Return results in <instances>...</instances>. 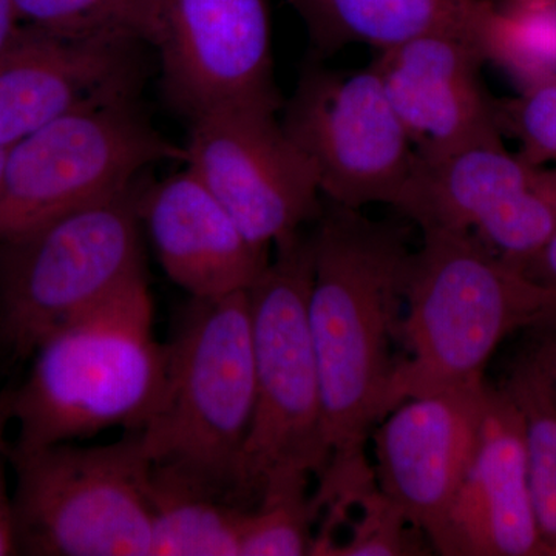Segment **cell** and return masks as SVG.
<instances>
[{"instance_id":"obj_3","label":"cell","mask_w":556,"mask_h":556,"mask_svg":"<svg viewBox=\"0 0 556 556\" xmlns=\"http://www.w3.org/2000/svg\"><path fill=\"white\" fill-rule=\"evenodd\" d=\"M13 391L14 450L139 430L163 391L167 345L153 334L148 278L50 332Z\"/></svg>"},{"instance_id":"obj_29","label":"cell","mask_w":556,"mask_h":556,"mask_svg":"<svg viewBox=\"0 0 556 556\" xmlns=\"http://www.w3.org/2000/svg\"><path fill=\"white\" fill-rule=\"evenodd\" d=\"M536 177L541 189H543L548 199L556 204V166L552 167V169L536 167Z\"/></svg>"},{"instance_id":"obj_13","label":"cell","mask_w":556,"mask_h":556,"mask_svg":"<svg viewBox=\"0 0 556 556\" xmlns=\"http://www.w3.org/2000/svg\"><path fill=\"white\" fill-rule=\"evenodd\" d=\"M144 46L22 27L0 53V146L9 149L75 110L137 98Z\"/></svg>"},{"instance_id":"obj_17","label":"cell","mask_w":556,"mask_h":556,"mask_svg":"<svg viewBox=\"0 0 556 556\" xmlns=\"http://www.w3.org/2000/svg\"><path fill=\"white\" fill-rule=\"evenodd\" d=\"M138 211L164 273L189 298L248 291L269 263L189 166L139 190Z\"/></svg>"},{"instance_id":"obj_15","label":"cell","mask_w":556,"mask_h":556,"mask_svg":"<svg viewBox=\"0 0 556 556\" xmlns=\"http://www.w3.org/2000/svg\"><path fill=\"white\" fill-rule=\"evenodd\" d=\"M431 547L445 556H551L530 493L521 412L489 387L477 447Z\"/></svg>"},{"instance_id":"obj_7","label":"cell","mask_w":556,"mask_h":556,"mask_svg":"<svg viewBox=\"0 0 556 556\" xmlns=\"http://www.w3.org/2000/svg\"><path fill=\"white\" fill-rule=\"evenodd\" d=\"M17 548L33 556H150V460L138 430L108 445L9 448Z\"/></svg>"},{"instance_id":"obj_18","label":"cell","mask_w":556,"mask_h":556,"mask_svg":"<svg viewBox=\"0 0 556 556\" xmlns=\"http://www.w3.org/2000/svg\"><path fill=\"white\" fill-rule=\"evenodd\" d=\"M308 30L317 60L346 46L380 51L427 35L471 39L485 53L490 0H289ZM486 56V53H485Z\"/></svg>"},{"instance_id":"obj_5","label":"cell","mask_w":556,"mask_h":556,"mask_svg":"<svg viewBox=\"0 0 556 556\" xmlns=\"http://www.w3.org/2000/svg\"><path fill=\"white\" fill-rule=\"evenodd\" d=\"M248 289L255 407L241 455L236 504L252 508L270 486L321 477L328 464L308 303L313 233L276 244Z\"/></svg>"},{"instance_id":"obj_30","label":"cell","mask_w":556,"mask_h":556,"mask_svg":"<svg viewBox=\"0 0 556 556\" xmlns=\"http://www.w3.org/2000/svg\"><path fill=\"white\" fill-rule=\"evenodd\" d=\"M7 149L0 146V181H2L3 166H5Z\"/></svg>"},{"instance_id":"obj_2","label":"cell","mask_w":556,"mask_h":556,"mask_svg":"<svg viewBox=\"0 0 556 556\" xmlns=\"http://www.w3.org/2000/svg\"><path fill=\"white\" fill-rule=\"evenodd\" d=\"M556 317V289L497 255L475 233L422 230L413 251L388 412L405 399L484 386L508 336Z\"/></svg>"},{"instance_id":"obj_14","label":"cell","mask_w":556,"mask_h":556,"mask_svg":"<svg viewBox=\"0 0 556 556\" xmlns=\"http://www.w3.org/2000/svg\"><path fill=\"white\" fill-rule=\"evenodd\" d=\"M486 390L484 383L405 399L369 438L376 484L430 544L470 466Z\"/></svg>"},{"instance_id":"obj_25","label":"cell","mask_w":556,"mask_h":556,"mask_svg":"<svg viewBox=\"0 0 556 556\" xmlns=\"http://www.w3.org/2000/svg\"><path fill=\"white\" fill-rule=\"evenodd\" d=\"M13 391L0 394V556L20 555L17 548L16 521H14L13 492L7 479V464H10L7 431L13 424Z\"/></svg>"},{"instance_id":"obj_28","label":"cell","mask_w":556,"mask_h":556,"mask_svg":"<svg viewBox=\"0 0 556 556\" xmlns=\"http://www.w3.org/2000/svg\"><path fill=\"white\" fill-rule=\"evenodd\" d=\"M21 21L14 0H0V53L20 35Z\"/></svg>"},{"instance_id":"obj_26","label":"cell","mask_w":556,"mask_h":556,"mask_svg":"<svg viewBox=\"0 0 556 556\" xmlns=\"http://www.w3.org/2000/svg\"><path fill=\"white\" fill-rule=\"evenodd\" d=\"M532 339L535 342L530 346V351L546 368L548 376L556 386V317L546 321V324L532 328Z\"/></svg>"},{"instance_id":"obj_1","label":"cell","mask_w":556,"mask_h":556,"mask_svg":"<svg viewBox=\"0 0 556 556\" xmlns=\"http://www.w3.org/2000/svg\"><path fill=\"white\" fill-rule=\"evenodd\" d=\"M308 318L328 464L316 507L376 481L365 448L388 413L413 249L404 228L329 203L313 232Z\"/></svg>"},{"instance_id":"obj_24","label":"cell","mask_w":556,"mask_h":556,"mask_svg":"<svg viewBox=\"0 0 556 556\" xmlns=\"http://www.w3.org/2000/svg\"><path fill=\"white\" fill-rule=\"evenodd\" d=\"M501 130L521 142L519 159L532 167L556 163V79L497 102Z\"/></svg>"},{"instance_id":"obj_19","label":"cell","mask_w":556,"mask_h":556,"mask_svg":"<svg viewBox=\"0 0 556 556\" xmlns=\"http://www.w3.org/2000/svg\"><path fill=\"white\" fill-rule=\"evenodd\" d=\"M150 556H240L248 508L150 466Z\"/></svg>"},{"instance_id":"obj_6","label":"cell","mask_w":556,"mask_h":556,"mask_svg":"<svg viewBox=\"0 0 556 556\" xmlns=\"http://www.w3.org/2000/svg\"><path fill=\"white\" fill-rule=\"evenodd\" d=\"M139 186L0 243V339L31 357L50 332L146 277Z\"/></svg>"},{"instance_id":"obj_16","label":"cell","mask_w":556,"mask_h":556,"mask_svg":"<svg viewBox=\"0 0 556 556\" xmlns=\"http://www.w3.org/2000/svg\"><path fill=\"white\" fill-rule=\"evenodd\" d=\"M486 56L471 39L427 35L380 51L371 67L417 156H438L503 137L497 101L481 70Z\"/></svg>"},{"instance_id":"obj_20","label":"cell","mask_w":556,"mask_h":556,"mask_svg":"<svg viewBox=\"0 0 556 556\" xmlns=\"http://www.w3.org/2000/svg\"><path fill=\"white\" fill-rule=\"evenodd\" d=\"M504 388L521 412L530 493L541 540L548 555L556 556V386L529 348Z\"/></svg>"},{"instance_id":"obj_11","label":"cell","mask_w":556,"mask_h":556,"mask_svg":"<svg viewBox=\"0 0 556 556\" xmlns=\"http://www.w3.org/2000/svg\"><path fill=\"white\" fill-rule=\"evenodd\" d=\"M394 208L420 230L475 233L521 269L556 232V204L541 189L536 167L511 155L501 137L416 155Z\"/></svg>"},{"instance_id":"obj_23","label":"cell","mask_w":556,"mask_h":556,"mask_svg":"<svg viewBox=\"0 0 556 556\" xmlns=\"http://www.w3.org/2000/svg\"><path fill=\"white\" fill-rule=\"evenodd\" d=\"M309 482L270 486L248 508L240 540V556L311 555L316 510Z\"/></svg>"},{"instance_id":"obj_27","label":"cell","mask_w":556,"mask_h":556,"mask_svg":"<svg viewBox=\"0 0 556 556\" xmlns=\"http://www.w3.org/2000/svg\"><path fill=\"white\" fill-rule=\"evenodd\" d=\"M527 276L535 278L547 287L556 289V232L552 239L541 248L535 257L522 266Z\"/></svg>"},{"instance_id":"obj_21","label":"cell","mask_w":556,"mask_h":556,"mask_svg":"<svg viewBox=\"0 0 556 556\" xmlns=\"http://www.w3.org/2000/svg\"><path fill=\"white\" fill-rule=\"evenodd\" d=\"M486 60L522 90L556 79V0H490Z\"/></svg>"},{"instance_id":"obj_10","label":"cell","mask_w":556,"mask_h":556,"mask_svg":"<svg viewBox=\"0 0 556 556\" xmlns=\"http://www.w3.org/2000/svg\"><path fill=\"white\" fill-rule=\"evenodd\" d=\"M274 110L230 108L189 121L185 166L255 247L269 251L321 212L316 172Z\"/></svg>"},{"instance_id":"obj_4","label":"cell","mask_w":556,"mask_h":556,"mask_svg":"<svg viewBox=\"0 0 556 556\" xmlns=\"http://www.w3.org/2000/svg\"><path fill=\"white\" fill-rule=\"evenodd\" d=\"M166 345L163 391L138 430L150 466L236 504L255 407L248 291L190 298Z\"/></svg>"},{"instance_id":"obj_12","label":"cell","mask_w":556,"mask_h":556,"mask_svg":"<svg viewBox=\"0 0 556 556\" xmlns=\"http://www.w3.org/2000/svg\"><path fill=\"white\" fill-rule=\"evenodd\" d=\"M155 49L164 100L188 121L219 109L283 105L268 0H169Z\"/></svg>"},{"instance_id":"obj_22","label":"cell","mask_w":556,"mask_h":556,"mask_svg":"<svg viewBox=\"0 0 556 556\" xmlns=\"http://www.w3.org/2000/svg\"><path fill=\"white\" fill-rule=\"evenodd\" d=\"M22 21L70 36L138 40L155 49L169 0H14Z\"/></svg>"},{"instance_id":"obj_8","label":"cell","mask_w":556,"mask_h":556,"mask_svg":"<svg viewBox=\"0 0 556 556\" xmlns=\"http://www.w3.org/2000/svg\"><path fill=\"white\" fill-rule=\"evenodd\" d=\"M186 164L185 146L160 134L137 98L75 110L7 149L0 243L80 207L137 188L149 167Z\"/></svg>"},{"instance_id":"obj_9","label":"cell","mask_w":556,"mask_h":556,"mask_svg":"<svg viewBox=\"0 0 556 556\" xmlns=\"http://www.w3.org/2000/svg\"><path fill=\"white\" fill-rule=\"evenodd\" d=\"M280 113L329 203L358 211L396 206L416 150L371 65L342 73L311 61Z\"/></svg>"}]
</instances>
